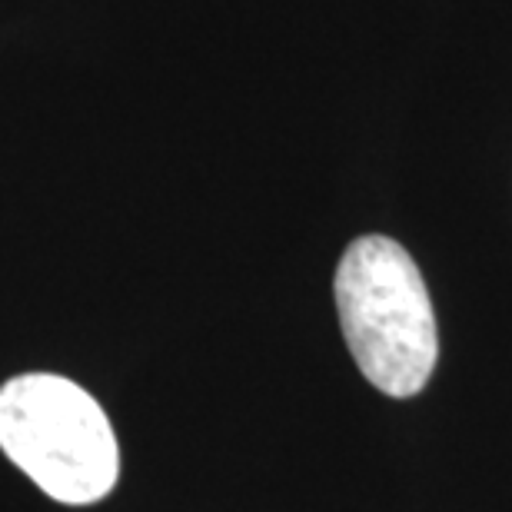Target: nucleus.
<instances>
[{
    "instance_id": "2",
    "label": "nucleus",
    "mask_w": 512,
    "mask_h": 512,
    "mask_svg": "<svg viewBox=\"0 0 512 512\" xmlns=\"http://www.w3.org/2000/svg\"><path fill=\"white\" fill-rule=\"evenodd\" d=\"M0 449L64 506L100 503L120 476V446L104 406L57 373H24L0 386Z\"/></svg>"
},
{
    "instance_id": "1",
    "label": "nucleus",
    "mask_w": 512,
    "mask_h": 512,
    "mask_svg": "<svg viewBox=\"0 0 512 512\" xmlns=\"http://www.w3.org/2000/svg\"><path fill=\"white\" fill-rule=\"evenodd\" d=\"M336 313L366 383L409 399L429 383L439 360V333L416 260L396 240L360 237L340 256L333 276Z\"/></svg>"
}]
</instances>
